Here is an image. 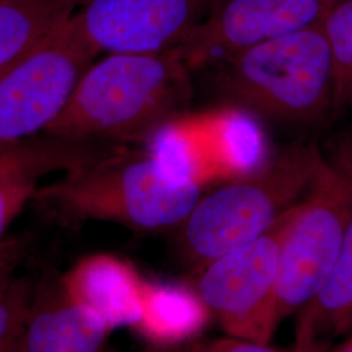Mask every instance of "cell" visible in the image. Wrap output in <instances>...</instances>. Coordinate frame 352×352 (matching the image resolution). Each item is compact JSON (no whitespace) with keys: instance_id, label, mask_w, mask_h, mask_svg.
<instances>
[{"instance_id":"obj_17","label":"cell","mask_w":352,"mask_h":352,"mask_svg":"<svg viewBox=\"0 0 352 352\" xmlns=\"http://www.w3.org/2000/svg\"><path fill=\"white\" fill-rule=\"evenodd\" d=\"M34 283L13 277L0 289V352H17Z\"/></svg>"},{"instance_id":"obj_3","label":"cell","mask_w":352,"mask_h":352,"mask_svg":"<svg viewBox=\"0 0 352 352\" xmlns=\"http://www.w3.org/2000/svg\"><path fill=\"white\" fill-rule=\"evenodd\" d=\"M321 157L318 142L295 144L204 195L177 228L183 261L199 273L222 254L260 238L302 201Z\"/></svg>"},{"instance_id":"obj_24","label":"cell","mask_w":352,"mask_h":352,"mask_svg":"<svg viewBox=\"0 0 352 352\" xmlns=\"http://www.w3.org/2000/svg\"><path fill=\"white\" fill-rule=\"evenodd\" d=\"M4 1H8V0H0V3H4Z\"/></svg>"},{"instance_id":"obj_8","label":"cell","mask_w":352,"mask_h":352,"mask_svg":"<svg viewBox=\"0 0 352 352\" xmlns=\"http://www.w3.org/2000/svg\"><path fill=\"white\" fill-rule=\"evenodd\" d=\"M146 151L167 175L204 188L251 173L266 160L264 132L243 109L184 113L162 126Z\"/></svg>"},{"instance_id":"obj_13","label":"cell","mask_w":352,"mask_h":352,"mask_svg":"<svg viewBox=\"0 0 352 352\" xmlns=\"http://www.w3.org/2000/svg\"><path fill=\"white\" fill-rule=\"evenodd\" d=\"M209 315L193 289L145 279L139 320L132 329L148 344L176 346L197 333Z\"/></svg>"},{"instance_id":"obj_14","label":"cell","mask_w":352,"mask_h":352,"mask_svg":"<svg viewBox=\"0 0 352 352\" xmlns=\"http://www.w3.org/2000/svg\"><path fill=\"white\" fill-rule=\"evenodd\" d=\"M118 146L81 144L39 136L0 146V182L14 177L41 180L54 173L65 174L97 161Z\"/></svg>"},{"instance_id":"obj_16","label":"cell","mask_w":352,"mask_h":352,"mask_svg":"<svg viewBox=\"0 0 352 352\" xmlns=\"http://www.w3.org/2000/svg\"><path fill=\"white\" fill-rule=\"evenodd\" d=\"M322 26L331 56L333 111L337 113L352 107V0H338Z\"/></svg>"},{"instance_id":"obj_2","label":"cell","mask_w":352,"mask_h":352,"mask_svg":"<svg viewBox=\"0 0 352 352\" xmlns=\"http://www.w3.org/2000/svg\"><path fill=\"white\" fill-rule=\"evenodd\" d=\"M204 189L167 175L146 149L122 146L39 186L32 204L69 228L110 222L138 231L177 230Z\"/></svg>"},{"instance_id":"obj_12","label":"cell","mask_w":352,"mask_h":352,"mask_svg":"<svg viewBox=\"0 0 352 352\" xmlns=\"http://www.w3.org/2000/svg\"><path fill=\"white\" fill-rule=\"evenodd\" d=\"M294 352H333L352 334V222L314 298L296 314Z\"/></svg>"},{"instance_id":"obj_23","label":"cell","mask_w":352,"mask_h":352,"mask_svg":"<svg viewBox=\"0 0 352 352\" xmlns=\"http://www.w3.org/2000/svg\"><path fill=\"white\" fill-rule=\"evenodd\" d=\"M6 240V239H4ZM4 240H3V241H1V243H0V250H1V247H3V243H4Z\"/></svg>"},{"instance_id":"obj_20","label":"cell","mask_w":352,"mask_h":352,"mask_svg":"<svg viewBox=\"0 0 352 352\" xmlns=\"http://www.w3.org/2000/svg\"><path fill=\"white\" fill-rule=\"evenodd\" d=\"M24 251V243L19 238L6 239L0 250V289L13 277L17 265L20 264Z\"/></svg>"},{"instance_id":"obj_4","label":"cell","mask_w":352,"mask_h":352,"mask_svg":"<svg viewBox=\"0 0 352 352\" xmlns=\"http://www.w3.org/2000/svg\"><path fill=\"white\" fill-rule=\"evenodd\" d=\"M218 64L221 90L248 113L304 124L333 111L331 56L322 23L266 38Z\"/></svg>"},{"instance_id":"obj_7","label":"cell","mask_w":352,"mask_h":352,"mask_svg":"<svg viewBox=\"0 0 352 352\" xmlns=\"http://www.w3.org/2000/svg\"><path fill=\"white\" fill-rule=\"evenodd\" d=\"M98 59L63 25L0 69V146L42 136Z\"/></svg>"},{"instance_id":"obj_1","label":"cell","mask_w":352,"mask_h":352,"mask_svg":"<svg viewBox=\"0 0 352 352\" xmlns=\"http://www.w3.org/2000/svg\"><path fill=\"white\" fill-rule=\"evenodd\" d=\"M189 69L174 49L109 54L81 76L63 113L42 136L128 146L148 142L192 102Z\"/></svg>"},{"instance_id":"obj_5","label":"cell","mask_w":352,"mask_h":352,"mask_svg":"<svg viewBox=\"0 0 352 352\" xmlns=\"http://www.w3.org/2000/svg\"><path fill=\"white\" fill-rule=\"evenodd\" d=\"M352 222V131L327 141L285 240L278 279L279 322L309 302L334 264Z\"/></svg>"},{"instance_id":"obj_18","label":"cell","mask_w":352,"mask_h":352,"mask_svg":"<svg viewBox=\"0 0 352 352\" xmlns=\"http://www.w3.org/2000/svg\"><path fill=\"white\" fill-rule=\"evenodd\" d=\"M39 180L33 177H14L0 182V243L7 228L32 204Z\"/></svg>"},{"instance_id":"obj_6","label":"cell","mask_w":352,"mask_h":352,"mask_svg":"<svg viewBox=\"0 0 352 352\" xmlns=\"http://www.w3.org/2000/svg\"><path fill=\"white\" fill-rule=\"evenodd\" d=\"M296 204L260 238L227 252L199 272L195 292L228 337L269 344L278 318L280 254Z\"/></svg>"},{"instance_id":"obj_21","label":"cell","mask_w":352,"mask_h":352,"mask_svg":"<svg viewBox=\"0 0 352 352\" xmlns=\"http://www.w3.org/2000/svg\"><path fill=\"white\" fill-rule=\"evenodd\" d=\"M195 344H176V346H153L148 344L140 352H193Z\"/></svg>"},{"instance_id":"obj_19","label":"cell","mask_w":352,"mask_h":352,"mask_svg":"<svg viewBox=\"0 0 352 352\" xmlns=\"http://www.w3.org/2000/svg\"><path fill=\"white\" fill-rule=\"evenodd\" d=\"M193 352H289L274 349L269 344L250 340H238L234 337L210 340L209 343L195 344ZM294 352V351H291Z\"/></svg>"},{"instance_id":"obj_9","label":"cell","mask_w":352,"mask_h":352,"mask_svg":"<svg viewBox=\"0 0 352 352\" xmlns=\"http://www.w3.org/2000/svg\"><path fill=\"white\" fill-rule=\"evenodd\" d=\"M218 0H82L67 26L97 58L175 49Z\"/></svg>"},{"instance_id":"obj_10","label":"cell","mask_w":352,"mask_h":352,"mask_svg":"<svg viewBox=\"0 0 352 352\" xmlns=\"http://www.w3.org/2000/svg\"><path fill=\"white\" fill-rule=\"evenodd\" d=\"M111 331L68 296L52 272L34 283L17 352H101Z\"/></svg>"},{"instance_id":"obj_15","label":"cell","mask_w":352,"mask_h":352,"mask_svg":"<svg viewBox=\"0 0 352 352\" xmlns=\"http://www.w3.org/2000/svg\"><path fill=\"white\" fill-rule=\"evenodd\" d=\"M81 1L8 0L0 3V69L63 25Z\"/></svg>"},{"instance_id":"obj_22","label":"cell","mask_w":352,"mask_h":352,"mask_svg":"<svg viewBox=\"0 0 352 352\" xmlns=\"http://www.w3.org/2000/svg\"><path fill=\"white\" fill-rule=\"evenodd\" d=\"M333 352H352V334L347 340H343Z\"/></svg>"},{"instance_id":"obj_11","label":"cell","mask_w":352,"mask_h":352,"mask_svg":"<svg viewBox=\"0 0 352 352\" xmlns=\"http://www.w3.org/2000/svg\"><path fill=\"white\" fill-rule=\"evenodd\" d=\"M60 282L72 300L113 330L138 322L145 278L124 258L110 253L84 256L60 274Z\"/></svg>"}]
</instances>
